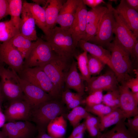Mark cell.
Wrapping results in <instances>:
<instances>
[{"label": "cell", "instance_id": "30bf717a", "mask_svg": "<svg viewBox=\"0 0 138 138\" xmlns=\"http://www.w3.org/2000/svg\"><path fill=\"white\" fill-rule=\"evenodd\" d=\"M37 130L36 126L27 120L8 122L2 127L7 138H32Z\"/></svg>", "mask_w": 138, "mask_h": 138}, {"label": "cell", "instance_id": "ee69618b", "mask_svg": "<svg viewBox=\"0 0 138 138\" xmlns=\"http://www.w3.org/2000/svg\"><path fill=\"white\" fill-rule=\"evenodd\" d=\"M84 4L91 8H92L98 6L102 3H104L103 0H83Z\"/></svg>", "mask_w": 138, "mask_h": 138}, {"label": "cell", "instance_id": "e575fe53", "mask_svg": "<svg viewBox=\"0 0 138 138\" xmlns=\"http://www.w3.org/2000/svg\"><path fill=\"white\" fill-rule=\"evenodd\" d=\"M88 66L90 75L99 74L103 69L106 64L98 58L88 54Z\"/></svg>", "mask_w": 138, "mask_h": 138}, {"label": "cell", "instance_id": "8fae6325", "mask_svg": "<svg viewBox=\"0 0 138 138\" xmlns=\"http://www.w3.org/2000/svg\"><path fill=\"white\" fill-rule=\"evenodd\" d=\"M15 73L25 99L32 108L46 101L53 99L41 89L21 78L15 71Z\"/></svg>", "mask_w": 138, "mask_h": 138}, {"label": "cell", "instance_id": "7402d4cb", "mask_svg": "<svg viewBox=\"0 0 138 138\" xmlns=\"http://www.w3.org/2000/svg\"><path fill=\"white\" fill-rule=\"evenodd\" d=\"M76 61L73 59L66 77L64 85L65 89H71L82 96L84 93L85 87L83 79L78 73Z\"/></svg>", "mask_w": 138, "mask_h": 138}, {"label": "cell", "instance_id": "836d02e7", "mask_svg": "<svg viewBox=\"0 0 138 138\" xmlns=\"http://www.w3.org/2000/svg\"><path fill=\"white\" fill-rule=\"evenodd\" d=\"M84 123L90 136L98 137L101 133L99 130L100 118L90 115L85 118Z\"/></svg>", "mask_w": 138, "mask_h": 138}, {"label": "cell", "instance_id": "74e56055", "mask_svg": "<svg viewBox=\"0 0 138 138\" xmlns=\"http://www.w3.org/2000/svg\"><path fill=\"white\" fill-rule=\"evenodd\" d=\"M128 119L124 124L128 130L133 137L137 138L138 135V115Z\"/></svg>", "mask_w": 138, "mask_h": 138}, {"label": "cell", "instance_id": "5bb4252c", "mask_svg": "<svg viewBox=\"0 0 138 138\" xmlns=\"http://www.w3.org/2000/svg\"><path fill=\"white\" fill-rule=\"evenodd\" d=\"M32 107L25 99L9 103L5 110L4 115L7 122L20 121H29Z\"/></svg>", "mask_w": 138, "mask_h": 138}, {"label": "cell", "instance_id": "484cf974", "mask_svg": "<svg viewBox=\"0 0 138 138\" xmlns=\"http://www.w3.org/2000/svg\"><path fill=\"white\" fill-rule=\"evenodd\" d=\"M10 41L19 52L24 60L28 56L34 44L33 41L21 34L17 33Z\"/></svg>", "mask_w": 138, "mask_h": 138}, {"label": "cell", "instance_id": "4fadbf2b", "mask_svg": "<svg viewBox=\"0 0 138 138\" xmlns=\"http://www.w3.org/2000/svg\"><path fill=\"white\" fill-rule=\"evenodd\" d=\"M118 83L115 73L111 70L100 75L91 77L86 90L89 94L97 90L108 91L118 88Z\"/></svg>", "mask_w": 138, "mask_h": 138}, {"label": "cell", "instance_id": "ba28073f", "mask_svg": "<svg viewBox=\"0 0 138 138\" xmlns=\"http://www.w3.org/2000/svg\"><path fill=\"white\" fill-rule=\"evenodd\" d=\"M108 9L102 16L95 35L89 41L103 47L107 46L114 39L113 36L115 23L113 8L108 4Z\"/></svg>", "mask_w": 138, "mask_h": 138}, {"label": "cell", "instance_id": "e0dca14e", "mask_svg": "<svg viewBox=\"0 0 138 138\" xmlns=\"http://www.w3.org/2000/svg\"><path fill=\"white\" fill-rule=\"evenodd\" d=\"M108 9L107 7L98 6L88 11L85 32L82 40L88 42L95 35L101 18Z\"/></svg>", "mask_w": 138, "mask_h": 138}, {"label": "cell", "instance_id": "3957f363", "mask_svg": "<svg viewBox=\"0 0 138 138\" xmlns=\"http://www.w3.org/2000/svg\"><path fill=\"white\" fill-rule=\"evenodd\" d=\"M65 112L63 102L59 99H52L32 108L29 121L36 124L37 130H47L48 124L56 117Z\"/></svg>", "mask_w": 138, "mask_h": 138}, {"label": "cell", "instance_id": "8d00e7d4", "mask_svg": "<svg viewBox=\"0 0 138 138\" xmlns=\"http://www.w3.org/2000/svg\"><path fill=\"white\" fill-rule=\"evenodd\" d=\"M102 92L97 90L89 94L85 101L86 106H91L101 103L103 95Z\"/></svg>", "mask_w": 138, "mask_h": 138}, {"label": "cell", "instance_id": "f6af8a7d", "mask_svg": "<svg viewBox=\"0 0 138 138\" xmlns=\"http://www.w3.org/2000/svg\"><path fill=\"white\" fill-rule=\"evenodd\" d=\"M134 59L137 61L138 59V40L136 42L130 54Z\"/></svg>", "mask_w": 138, "mask_h": 138}, {"label": "cell", "instance_id": "83f0119b", "mask_svg": "<svg viewBox=\"0 0 138 138\" xmlns=\"http://www.w3.org/2000/svg\"><path fill=\"white\" fill-rule=\"evenodd\" d=\"M125 118L115 125L112 129L103 133H101L98 138H136L129 132L124 124Z\"/></svg>", "mask_w": 138, "mask_h": 138}, {"label": "cell", "instance_id": "6da1fadb", "mask_svg": "<svg viewBox=\"0 0 138 138\" xmlns=\"http://www.w3.org/2000/svg\"><path fill=\"white\" fill-rule=\"evenodd\" d=\"M54 53L57 55L73 59L76 55L75 44L70 29L55 26L45 36Z\"/></svg>", "mask_w": 138, "mask_h": 138}, {"label": "cell", "instance_id": "1f68e13d", "mask_svg": "<svg viewBox=\"0 0 138 138\" xmlns=\"http://www.w3.org/2000/svg\"><path fill=\"white\" fill-rule=\"evenodd\" d=\"M89 114L85 109L79 106L72 109L67 114V117L74 128L79 124L81 120L85 119Z\"/></svg>", "mask_w": 138, "mask_h": 138}, {"label": "cell", "instance_id": "b9f144b4", "mask_svg": "<svg viewBox=\"0 0 138 138\" xmlns=\"http://www.w3.org/2000/svg\"><path fill=\"white\" fill-rule=\"evenodd\" d=\"M74 128L70 135L67 138H73L81 133L84 132L86 130L84 122L79 124Z\"/></svg>", "mask_w": 138, "mask_h": 138}, {"label": "cell", "instance_id": "d4e9b609", "mask_svg": "<svg viewBox=\"0 0 138 138\" xmlns=\"http://www.w3.org/2000/svg\"><path fill=\"white\" fill-rule=\"evenodd\" d=\"M67 127L66 122L63 115L58 116L48 124L47 133L55 138H63L65 134Z\"/></svg>", "mask_w": 138, "mask_h": 138}, {"label": "cell", "instance_id": "f546056e", "mask_svg": "<svg viewBox=\"0 0 138 138\" xmlns=\"http://www.w3.org/2000/svg\"><path fill=\"white\" fill-rule=\"evenodd\" d=\"M8 1L10 19L19 30L23 1L21 0H8Z\"/></svg>", "mask_w": 138, "mask_h": 138}, {"label": "cell", "instance_id": "7a4b0ae2", "mask_svg": "<svg viewBox=\"0 0 138 138\" xmlns=\"http://www.w3.org/2000/svg\"><path fill=\"white\" fill-rule=\"evenodd\" d=\"M111 53V61L118 82L124 83L131 77L133 71L130 54L114 39L107 47Z\"/></svg>", "mask_w": 138, "mask_h": 138}, {"label": "cell", "instance_id": "5b68a950", "mask_svg": "<svg viewBox=\"0 0 138 138\" xmlns=\"http://www.w3.org/2000/svg\"><path fill=\"white\" fill-rule=\"evenodd\" d=\"M18 75L21 78L41 89L52 98L59 99L61 98V95L41 67L24 68Z\"/></svg>", "mask_w": 138, "mask_h": 138}, {"label": "cell", "instance_id": "4316f807", "mask_svg": "<svg viewBox=\"0 0 138 138\" xmlns=\"http://www.w3.org/2000/svg\"><path fill=\"white\" fill-rule=\"evenodd\" d=\"M99 118V130L101 132L126 118L123 112L118 108L113 109L108 114Z\"/></svg>", "mask_w": 138, "mask_h": 138}, {"label": "cell", "instance_id": "681fc988", "mask_svg": "<svg viewBox=\"0 0 138 138\" xmlns=\"http://www.w3.org/2000/svg\"><path fill=\"white\" fill-rule=\"evenodd\" d=\"M132 95L134 99L136 102L138 104V92L132 93Z\"/></svg>", "mask_w": 138, "mask_h": 138}, {"label": "cell", "instance_id": "d6986e66", "mask_svg": "<svg viewBox=\"0 0 138 138\" xmlns=\"http://www.w3.org/2000/svg\"><path fill=\"white\" fill-rule=\"evenodd\" d=\"M116 12L134 34L138 36L137 11L129 6L125 0H121L116 9Z\"/></svg>", "mask_w": 138, "mask_h": 138}, {"label": "cell", "instance_id": "7dc6e473", "mask_svg": "<svg viewBox=\"0 0 138 138\" xmlns=\"http://www.w3.org/2000/svg\"><path fill=\"white\" fill-rule=\"evenodd\" d=\"M37 131L38 134L36 138H55L49 135L46 133V130H37Z\"/></svg>", "mask_w": 138, "mask_h": 138}, {"label": "cell", "instance_id": "4dcf8cb0", "mask_svg": "<svg viewBox=\"0 0 138 138\" xmlns=\"http://www.w3.org/2000/svg\"><path fill=\"white\" fill-rule=\"evenodd\" d=\"M88 53L84 51L75 57L77 60V66L84 80L87 82L91 78L88 68Z\"/></svg>", "mask_w": 138, "mask_h": 138}, {"label": "cell", "instance_id": "9a60e30c", "mask_svg": "<svg viewBox=\"0 0 138 138\" xmlns=\"http://www.w3.org/2000/svg\"><path fill=\"white\" fill-rule=\"evenodd\" d=\"M88 11L83 0H79L70 30L75 44L77 46L85 31Z\"/></svg>", "mask_w": 138, "mask_h": 138}, {"label": "cell", "instance_id": "cb8c5ba5", "mask_svg": "<svg viewBox=\"0 0 138 138\" xmlns=\"http://www.w3.org/2000/svg\"><path fill=\"white\" fill-rule=\"evenodd\" d=\"M27 3L34 19L36 24L42 30L45 35H47L50 30L47 27L44 8L33 3L27 2Z\"/></svg>", "mask_w": 138, "mask_h": 138}, {"label": "cell", "instance_id": "f907efd6", "mask_svg": "<svg viewBox=\"0 0 138 138\" xmlns=\"http://www.w3.org/2000/svg\"><path fill=\"white\" fill-rule=\"evenodd\" d=\"M84 133H81L76 135L73 138H83Z\"/></svg>", "mask_w": 138, "mask_h": 138}, {"label": "cell", "instance_id": "816d5d0a", "mask_svg": "<svg viewBox=\"0 0 138 138\" xmlns=\"http://www.w3.org/2000/svg\"><path fill=\"white\" fill-rule=\"evenodd\" d=\"M0 138H7L5 134L2 131H0Z\"/></svg>", "mask_w": 138, "mask_h": 138}, {"label": "cell", "instance_id": "52a82bcc", "mask_svg": "<svg viewBox=\"0 0 138 138\" xmlns=\"http://www.w3.org/2000/svg\"><path fill=\"white\" fill-rule=\"evenodd\" d=\"M55 53L49 43L38 38L27 57L24 60V68L42 67L52 58Z\"/></svg>", "mask_w": 138, "mask_h": 138}, {"label": "cell", "instance_id": "c3c4849f", "mask_svg": "<svg viewBox=\"0 0 138 138\" xmlns=\"http://www.w3.org/2000/svg\"><path fill=\"white\" fill-rule=\"evenodd\" d=\"M32 1L33 2V3H35L39 5H43V6L42 7H43L45 6L47 2V0H32Z\"/></svg>", "mask_w": 138, "mask_h": 138}, {"label": "cell", "instance_id": "f5cc1de1", "mask_svg": "<svg viewBox=\"0 0 138 138\" xmlns=\"http://www.w3.org/2000/svg\"><path fill=\"white\" fill-rule=\"evenodd\" d=\"M0 98H1V99H2V96L1 91H0Z\"/></svg>", "mask_w": 138, "mask_h": 138}, {"label": "cell", "instance_id": "60d3db41", "mask_svg": "<svg viewBox=\"0 0 138 138\" xmlns=\"http://www.w3.org/2000/svg\"><path fill=\"white\" fill-rule=\"evenodd\" d=\"M8 15H9V11L8 0H0V21Z\"/></svg>", "mask_w": 138, "mask_h": 138}, {"label": "cell", "instance_id": "7c38bea8", "mask_svg": "<svg viewBox=\"0 0 138 138\" xmlns=\"http://www.w3.org/2000/svg\"><path fill=\"white\" fill-rule=\"evenodd\" d=\"M24 60L10 40L0 43V62L19 74L23 69Z\"/></svg>", "mask_w": 138, "mask_h": 138}, {"label": "cell", "instance_id": "9c48e42d", "mask_svg": "<svg viewBox=\"0 0 138 138\" xmlns=\"http://www.w3.org/2000/svg\"><path fill=\"white\" fill-rule=\"evenodd\" d=\"M113 12L115 23L113 31L115 39L128 51L130 54L136 42L137 38L130 29L113 7Z\"/></svg>", "mask_w": 138, "mask_h": 138}, {"label": "cell", "instance_id": "ab89813d", "mask_svg": "<svg viewBox=\"0 0 138 138\" xmlns=\"http://www.w3.org/2000/svg\"><path fill=\"white\" fill-rule=\"evenodd\" d=\"M135 78H131L126 81L123 84L128 88L132 93L138 92V74H136Z\"/></svg>", "mask_w": 138, "mask_h": 138}, {"label": "cell", "instance_id": "7bdbcfd3", "mask_svg": "<svg viewBox=\"0 0 138 138\" xmlns=\"http://www.w3.org/2000/svg\"><path fill=\"white\" fill-rule=\"evenodd\" d=\"M83 101L82 96L77 93L73 101L67 106L68 108L72 109L79 106Z\"/></svg>", "mask_w": 138, "mask_h": 138}, {"label": "cell", "instance_id": "277c9868", "mask_svg": "<svg viewBox=\"0 0 138 138\" xmlns=\"http://www.w3.org/2000/svg\"><path fill=\"white\" fill-rule=\"evenodd\" d=\"M73 59L55 53L52 59L41 67L61 95L65 79Z\"/></svg>", "mask_w": 138, "mask_h": 138}, {"label": "cell", "instance_id": "f1b7e54d", "mask_svg": "<svg viewBox=\"0 0 138 138\" xmlns=\"http://www.w3.org/2000/svg\"><path fill=\"white\" fill-rule=\"evenodd\" d=\"M19 32L10 19L0 21V42L3 43L10 40Z\"/></svg>", "mask_w": 138, "mask_h": 138}, {"label": "cell", "instance_id": "f35d334b", "mask_svg": "<svg viewBox=\"0 0 138 138\" xmlns=\"http://www.w3.org/2000/svg\"><path fill=\"white\" fill-rule=\"evenodd\" d=\"M76 93L72 92L70 89H65L61 94L62 102L67 105L73 101Z\"/></svg>", "mask_w": 138, "mask_h": 138}, {"label": "cell", "instance_id": "8992f818", "mask_svg": "<svg viewBox=\"0 0 138 138\" xmlns=\"http://www.w3.org/2000/svg\"><path fill=\"white\" fill-rule=\"evenodd\" d=\"M0 89L2 99L9 103L25 99L15 71L0 66Z\"/></svg>", "mask_w": 138, "mask_h": 138}, {"label": "cell", "instance_id": "2e32d148", "mask_svg": "<svg viewBox=\"0 0 138 138\" xmlns=\"http://www.w3.org/2000/svg\"><path fill=\"white\" fill-rule=\"evenodd\" d=\"M26 1L23 2L19 30L20 33L31 40L38 39L34 19Z\"/></svg>", "mask_w": 138, "mask_h": 138}, {"label": "cell", "instance_id": "db71d44e", "mask_svg": "<svg viewBox=\"0 0 138 138\" xmlns=\"http://www.w3.org/2000/svg\"><path fill=\"white\" fill-rule=\"evenodd\" d=\"M2 99H1V98H0V102L1 101H2Z\"/></svg>", "mask_w": 138, "mask_h": 138}, {"label": "cell", "instance_id": "603a6c76", "mask_svg": "<svg viewBox=\"0 0 138 138\" xmlns=\"http://www.w3.org/2000/svg\"><path fill=\"white\" fill-rule=\"evenodd\" d=\"M65 2L62 0H48L45 6L47 27L50 30L55 26L60 9Z\"/></svg>", "mask_w": 138, "mask_h": 138}, {"label": "cell", "instance_id": "d590c367", "mask_svg": "<svg viewBox=\"0 0 138 138\" xmlns=\"http://www.w3.org/2000/svg\"><path fill=\"white\" fill-rule=\"evenodd\" d=\"M88 112L94 114L100 118L111 112L113 109L103 103L90 107H86L85 108Z\"/></svg>", "mask_w": 138, "mask_h": 138}, {"label": "cell", "instance_id": "ffe728a7", "mask_svg": "<svg viewBox=\"0 0 138 138\" xmlns=\"http://www.w3.org/2000/svg\"><path fill=\"white\" fill-rule=\"evenodd\" d=\"M79 0H67L62 6L57 19L56 23L60 27L70 29L73 22Z\"/></svg>", "mask_w": 138, "mask_h": 138}, {"label": "cell", "instance_id": "44dd1931", "mask_svg": "<svg viewBox=\"0 0 138 138\" xmlns=\"http://www.w3.org/2000/svg\"><path fill=\"white\" fill-rule=\"evenodd\" d=\"M77 46L84 51L99 59L114 72L111 61L110 52L109 50L102 46L82 39L78 42Z\"/></svg>", "mask_w": 138, "mask_h": 138}, {"label": "cell", "instance_id": "d6a6232c", "mask_svg": "<svg viewBox=\"0 0 138 138\" xmlns=\"http://www.w3.org/2000/svg\"><path fill=\"white\" fill-rule=\"evenodd\" d=\"M102 102L113 109L119 108L120 94L118 87L107 91L103 95Z\"/></svg>", "mask_w": 138, "mask_h": 138}, {"label": "cell", "instance_id": "ac0fdd59", "mask_svg": "<svg viewBox=\"0 0 138 138\" xmlns=\"http://www.w3.org/2000/svg\"><path fill=\"white\" fill-rule=\"evenodd\" d=\"M118 88L120 94L119 108L126 118L138 115V104L134 100L132 92L123 84L119 85Z\"/></svg>", "mask_w": 138, "mask_h": 138}, {"label": "cell", "instance_id": "bcb514c9", "mask_svg": "<svg viewBox=\"0 0 138 138\" xmlns=\"http://www.w3.org/2000/svg\"><path fill=\"white\" fill-rule=\"evenodd\" d=\"M125 1L129 6L137 11H138V0H125Z\"/></svg>", "mask_w": 138, "mask_h": 138}]
</instances>
